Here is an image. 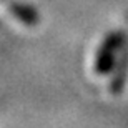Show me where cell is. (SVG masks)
<instances>
[{
	"mask_svg": "<svg viewBox=\"0 0 128 128\" xmlns=\"http://www.w3.org/2000/svg\"><path fill=\"white\" fill-rule=\"evenodd\" d=\"M125 38H126V35L123 30H112L103 38V42L100 43L95 55V65H93L95 73L106 75L113 70L115 62L120 55V50L125 43Z\"/></svg>",
	"mask_w": 128,
	"mask_h": 128,
	"instance_id": "cell-1",
	"label": "cell"
},
{
	"mask_svg": "<svg viewBox=\"0 0 128 128\" xmlns=\"http://www.w3.org/2000/svg\"><path fill=\"white\" fill-rule=\"evenodd\" d=\"M126 76H128V42L123 43V47L120 50V55L115 62L113 75H112V80H110V93L120 95L125 88Z\"/></svg>",
	"mask_w": 128,
	"mask_h": 128,
	"instance_id": "cell-2",
	"label": "cell"
},
{
	"mask_svg": "<svg viewBox=\"0 0 128 128\" xmlns=\"http://www.w3.org/2000/svg\"><path fill=\"white\" fill-rule=\"evenodd\" d=\"M10 12L15 18L22 22L24 25H28V27H33L40 22V14L38 10L30 4H24V2H12L10 4Z\"/></svg>",
	"mask_w": 128,
	"mask_h": 128,
	"instance_id": "cell-3",
	"label": "cell"
}]
</instances>
